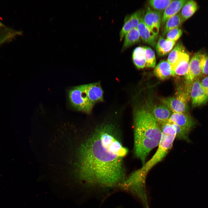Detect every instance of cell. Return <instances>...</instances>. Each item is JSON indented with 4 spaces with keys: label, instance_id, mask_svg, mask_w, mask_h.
<instances>
[{
    "label": "cell",
    "instance_id": "1",
    "mask_svg": "<svg viewBox=\"0 0 208 208\" xmlns=\"http://www.w3.org/2000/svg\"><path fill=\"white\" fill-rule=\"evenodd\" d=\"M116 129L110 122L98 125L79 146L72 180L88 194L109 195L118 190L127 177L123 160L128 151Z\"/></svg>",
    "mask_w": 208,
    "mask_h": 208
},
{
    "label": "cell",
    "instance_id": "2",
    "mask_svg": "<svg viewBox=\"0 0 208 208\" xmlns=\"http://www.w3.org/2000/svg\"><path fill=\"white\" fill-rule=\"evenodd\" d=\"M133 118L134 153L141 161L143 166L150 152L159 144L161 127L149 109L144 108L136 109Z\"/></svg>",
    "mask_w": 208,
    "mask_h": 208
},
{
    "label": "cell",
    "instance_id": "3",
    "mask_svg": "<svg viewBox=\"0 0 208 208\" xmlns=\"http://www.w3.org/2000/svg\"><path fill=\"white\" fill-rule=\"evenodd\" d=\"M161 126L162 134L157 151L152 157L140 168L146 175L151 169L166 156L171 148L176 138V131L172 123L167 122Z\"/></svg>",
    "mask_w": 208,
    "mask_h": 208
},
{
    "label": "cell",
    "instance_id": "4",
    "mask_svg": "<svg viewBox=\"0 0 208 208\" xmlns=\"http://www.w3.org/2000/svg\"><path fill=\"white\" fill-rule=\"evenodd\" d=\"M146 176L140 169L133 172L120 184L118 190L126 192L138 198L144 208H149L145 185Z\"/></svg>",
    "mask_w": 208,
    "mask_h": 208
},
{
    "label": "cell",
    "instance_id": "5",
    "mask_svg": "<svg viewBox=\"0 0 208 208\" xmlns=\"http://www.w3.org/2000/svg\"><path fill=\"white\" fill-rule=\"evenodd\" d=\"M87 84L74 87L69 90L68 98L72 106L77 110L87 114L92 111L94 105L87 95Z\"/></svg>",
    "mask_w": 208,
    "mask_h": 208
},
{
    "label": "cell",
    "instance_id": "6",
    "mask_svg": "<svg viewBox=\"0 0 208 208\" xmlns=\"http://www.w3.org/2000/svg\"><path fill=\"white\" fill-rule=\"evenodd\" d=\"M177 92L175 96L163 98L161 101L173 113H185L188 109L187 102L190 97V90L185 86Z\"/></svg>",
    "mask_w": 208,
    "mask_h": 208
},
{
    "label": "cell",
    "instance_id": "7",
    "mask_svg": "<svg viewBox=\"0 0 208 208\" xmlns=\"http://www.w3.org/2000/svg\"><path fill=\"white\" fill-rule=\"evenodd\" d=\"M162 11L153 10L149 7L144 16V22L150 30L158 36L163 16Z\"/></svg>",
    "mask_w": 208,
    "mask_h": 208
},
{
    "label": "cell",
    "instance_id": "8",
    "mask_svg": "<svg viewBox=\"0 0 208 208\" xmlns=\"http://www.w3.org/2000/svg\"><path fill=\"white\" fill-rule=\"evenodd\" d=\"M200 53L198 52L194 54L189 62V68L185 76V86L191 88L193 81L202 75L200 66L199 57Z\"/></svg>",
    "mask_w": 208,
    "mask_h": 208
},
{
    "label": "cell",
    "instance_id": "9",
    "mask_svg": "<svg viewBox=\"0 0 208 208\" xmlns=\"http://www.w3.org/2000/svg\"><path fill=\"white\" fill-rule=\"evenodd\" d=\"M190 96L192 105L194 107L203 105L208 100V96L202 87L198 78L195 80L192 83Z\"/></svg>",
    "mask_w": 208,
    "mask_h": 208
},
{
    "label": "cell",
    "instance_id": "10",
    "mask_svg": "<svg viewBox=\"0 0 208 208\" xmlns=\"http://www.w3.org/2000/svg\"><path fill=\"white\" fill-rule=\"evenodd\" d=\"M189 57L184 51L179 54L175 63L171 66L172 76L185 75L189 68Z\"/></svg>",
    "mask_w": 208,
    "mask_h": 208
},
{
    "label": "cell",
    "instance_id": "11",
    "mask_svg": "<svg viewBox=\"0 0 208 208\" xmlns=\"http://www.w3.org/2000/svg\"><path fill=\"white\" fill-rule=\"evenodd\" d=\"M144 12H142L139 24L137 28L140 38L145 43L155 47L156 44L158 36L155 35L148 28L144 21Z\"/></svg>",
    "mask_w": 208,
    "mask_h": 208
},
{
    "label": "cell",
    "instance_id": "12",
    "mask_svg": "<svg viewBox=\"0 0 208 208\" xmlns=\"http://www.w3.org/2000/svg\"><path fill=\"white\" fill-rule=\"evenodd\" d=\"M167 122L176 124L190 130L195 124L192 118L186 113L172 112Z\"/></svg>",
    "mask_w": 208,
    "mask_h": 208
},
{
    "label": "cell",
    "instance_id": "13",
    "mask_svg": "<svg viewBox=\"0 0 208 208\" xmlns=\"http://www.w3.org/2000/svg\"><path fill=\"white\" fill-rule=\"evenodd\" d=\"M150 110L155 120L161 125L168 122L172 113L164 104L154 105Z\"/></svg>",
    "mask_w": 208,
    "mask_h": 208
},
{
    "label": "cell",
    "instance_id": "14",
    "mask_svg": "<svg viewBox=\"0 0 208 208\" xmlns=\"http://www.w3.org/2000/svg\"><path fill=\"white\" fill-rule=\"evenodd\" d=\"M86 91L88 99L94 105L103 101V91L99 82L87 84Z\"/></svg>",
    "mask_w": 208,
    "mask_h": 208
},
{
    "label": "cell",
    "instance_id": "15",
    "mask_svg": "<svg viewBox=\"0 0 208 208\" xmlns=\"http://www.w3.org/2000/svg\"><path fill=\"white\" fill-rule=\"evenodd\" d=\"M187 0H172L165 9L162 19L161 25H165L167 21L170 17L179 12Z\"/></svg>",
    "mask_w": 208,
    "mask_h": 208
},
{
    "label": "cell",
    "instance_id": "16",
    "mask_svg": "<svg viewBox=\"0 0 208 208\" xmlns=\"http://www.w3.org/2000/svg\"><path fill=\"white\" fill-rule=\"evenodd\" d=\"M154 73L160 79H166L172 76L171 66L167 61H161L155 66Z\"/></svg>",
    "mask_w": 208,
    "mask_h": 208
},
{
    "label": "cell",
    "instance_id": "17",
    "mask_svg": "<svg viewBox=\"0 0 208 208\" xmlns=\"http://www.w3.org/2000/svg\"><path fill=\"white\" fill-rule=\"evenodd\" d=\"M175 42L168 40L160 36L156 45L158 55L163 56L168 53L172 49Z\"/></svg>",
    "mask_w": 208,
    "mask_h": 208
},
{
    "label": "cell",
    "instance_id": "18",
    "mask_svg": "<svg viewBox=\"0 0 208 208\" xmlns=\"http://www.w3.org/2000/svg\"><path fill=\"white\" fill-rule=\"evenodd\" d=\"M140 38L137 28H132L125 36L121 50L122 52L127 49L138 42Z\"/></svg>",
    "mask_w": 208,
    "mask_h": 208
},
{
    "label": "cell",
    "instance_id": "19",
    "mask_svg": "<svg viewBox=\"0 0 208 208\" xmlns=\"http://www.w3.org/2000/svg\"><path fill=\"white\" fill-rule=\"evenodd\" d=\"M196 3L192 0H187L180 12L182 23L191 17L198 8Z\"/></svg>",
    "mask_w": 208,
    "mask_h": 208
},
{
    "label": "cell",
    "instance_id": "20",
    "mask_svg": "<svg viewBox=\"0 0 208 208\" xmlns=\"http://www.w3.org/2000/svg\"><path fill=\"white\" fill-rule=\"evenodd\" d=\"M132 59L138 68H142L146 67V61L143 47H138L135 49L132 53Z\"/></svg>",
    "mask_w": 208,
    "mask_h": 208
},
{
    "label": "cell",
    "instance_id": "21",
    "mask_svg": "<svg viewBox=\"0 0 208 208\" xmlns=\"http://www.w3.org/2000/svg\"><path fill=\"white\" fill-rule=\"evenodd\" d=\"M182 23L181 13L179 12L167 21L165 25L163 36H165L168 31L171 29L179 28Z\"/></svg>",
    "mask_w": 208,
    "mask_h": 208
},
{
    "label": "cell",
    "instance_id": "22",
    "mask_svg": "<svg viewBox=\"0 0 208 208\" xmlns=\"http://www.w3.org/2000/svg\"><path fill=\"white\" fill-rule=\"evenodd\" d=\"M183 44L181 41L178 42L170 51L167 61L172 66L177 61L180 54L183 51Z\"/></svg>",
    "mask_w": 208,
    "mask_h": 208
},
{
    "label": "cell",
    "instance_id": "23",
    "mask_svg": "<svg viewBox=\"0 0 208 208\" xmlns=\"http://www.w3.org/2000/svg\"><path fill=\"white\" fill-rule=\"evenodd\" d=\"M144 50L145 56L146 61V67L154 68L156 64V60L154 51L150 47H143Z\"/></svg>",
    "mask_w": 208,
    "mask_h": 208
},
{
    "label": "cell",
    "instance_id": "24",
    "mask_svg": "<svg viewBox=\"0 0 208 208\" xmlns=\"http://www.w3.org/2000/svg\"><path fill=\"white\" fill-rule=\"evenodd\" d=\"M172 0H150L148 1L150 5L156 11L165 10Z\"/></svg>",
    "mask_w": 208,
    "mask_h": 208
},
{
    "label": "cell",
    "instance_id": "25",
    "mask_svg": "<svg viewBox=\"0 0 208 208\" xmlns=\"http://www.w3.org/2000/svg\"><path fill=\"white\" fill-rule=\"evenodd\" d=\"M132 28L130 15L125 16L124 24L119 34L120 41H121L126 35Z\"/></svg>",
    "mask_w": 208,
    "mask_h": 208
},
{
    "label": "cell",
    "instance_id": "26",
    "mask_svg": "<svg viewBox=\"0 0 208 208\" xmlns=\"http://www.w3.org/2000/svg\"><path fill=\"white\" fill-rule=\"evenodd\" d=\"M176 131V138L184 140L187 142H190L188 135L190 130L185 128L172 123Z\"/></svg>",
    "mask_w": 208,
    "mask_h": 208
},
{
    "label": "cell",
    "instance_id": "27",
    "mask_svg": "<svg viewBox=\"0 0 208 208\" xmlns=\"http://www.w3.org/2000/svg\"><path fill=\"white\" fill-rule=\"evenodd\" d=\"M199 61L202 75H208V55L205 53H200Z\"/></svg>",
    "mask_w": 208,
    "mask_h": 208
},
{
    "label": "cell",
    "instance_id": "28",
    "mask_svg": "<svg viewBox=\"0 0 208 208\" xmlns=\"http://www.w3.org/2000/svg\"><path fill=\"white\" fill-rule=\"evenodd\" d=\"M182 33V30L179 28L173 29L167 33L166 39L176 42L181 37Z\"/></svg>",
    "mask_w": 208,
    "mask_h": 208
},
{
    "label": "cell",
    "instance_id": "29",
    "mask_svg": "<svg viewBox=\"0 0 208 208\" xmlns=\"http://www.w3.org/2000/svg\"><path fill=\"white\" fill-rule=\"evenodd\" d=\"M142 14L141 11L138 10L134 12L130 15V19L132 28H137L139 23Z\"/></svg>",
    "mask_w": 208,
    "mask_h": 208
},
{
    "label": "cell",
    "instance_id": "30",
    "mask_svg": "<svg viewBox=\"0 0 208 208\" xmlns=\"http://www.w3.org/2000/svg\"><path fill=\"white\" fill-rule=\"evenodd\" d=\"M201 85L208 96V76L205 77L200 81Z\"/></svg>",
    "mask_w": 208,
    "mask_h": 208
},
{
    "label": "cell",
    "instance_id": "31",
    "mask_svg": "<svg viewBox=\"0 0 208 208\" xmlns=\"http://www.w3.org/2000/svg\"><path fill=\"white\" fill-rule=\"evenodd\" d=\"M116 208H123L122 206V205H120L118 206Z\"/></svg>",
    "mask_w": 208,
    "mask_h": 208
}]
</instances>
